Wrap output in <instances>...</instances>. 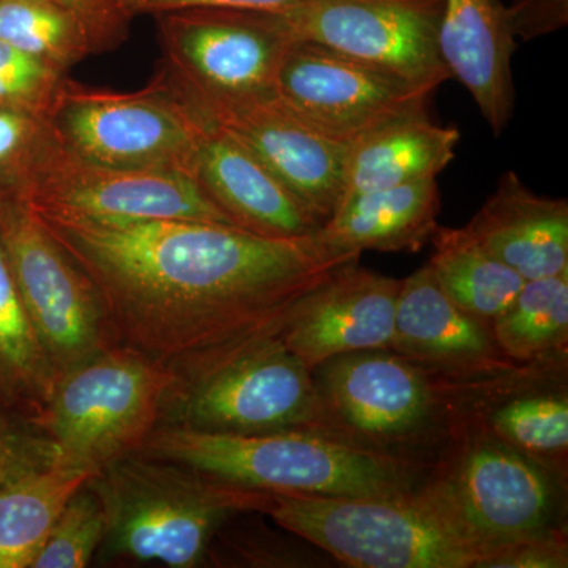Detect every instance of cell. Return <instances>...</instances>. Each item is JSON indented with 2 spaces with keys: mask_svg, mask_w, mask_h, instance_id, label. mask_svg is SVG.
<instances>
[{
  "mask_svg": "<svg viewBox=\"0 0 568 568\" xmlns=\"http://www.w3.org/2000/svg\"><path fill=\"white\" fill-rule=\"evenodd\" d=\"M36 215L91 280L115 345L166 365L282 335L306 293L362 256L317 233L275 239L194 220Z\"/></svg>",
  "mask_w": 568,
  "mask_h": 568,
  "instance_id": "cell-1",
  "label": "cell"
},
{
  "mask_svg": "<svg viewBox=\"0 0 568 568\" xmlns=\"http://www.w3.org/2000/svg\"><path fill=\"white\" fill-rule=\"evenodd\" d=\"M280 528L357 568H480L495 545L467 518L454 477L392 496L274 495Z\"/></svg>",
  "mask_w": 568,
  "mask_h": 568,
  "instance_id": "cell-2",
  "label": "cell"
},
{
  "mask_svg": "<svg viewBox=\"0 0 568 568\" xmlns=\"http://www.w3.org/2000/svg\"><path fill=\"white\" fill-rule=\"evenodd\" d=\"M102 504L112 560L194 568L213 538L237 515L264 514L271 493L242 488L173 459L134 452L89 480Z\"/></svg>",
  "mask_w": 568,
  "mask_h": 568,
  "instance_id": "cell-3",
  "label": "cell"
},
{
  "mask_svg": "<svg viewBox=\"0 0 568 568\" xmlns=\"http://www.w3.org/2000/svg\"><path fill=\"white\" fill-rule=\"evenodd\" d=\"M141 452L237 487L308 496H392L424 484L422 467L316 432L223 435L160 425Z\"/></svg>",
  "mask_w": 568,
  "mask_h": 568,
  "instance_id": "cell-4",
  "label": "cell"
},
{
  "mask_svg": "<svg viewBox=\"0 0 568 568\" xmlns=\"http://www.w3.org/2000/svg\"><path fill=\"white\" fill-rule=\"evenodd\" d=\"M170 368L174 379L160 425L223 435L316 432L353 439L325 405L315 372L280 336L193 355Z\"/></svg>",
  "mask_w": 568,
  "mask_h": 568,
  "instance_id": "cell-5",
  "label": "cell"
},
{
  "mask_svg": "<svg viewBox=\"0 0 568 568\" xmlns=\"http://www.w3.org/2000/svg\"><path fill=\"white\" fill-rule=\"evenodd\" d=\"M173 379L170 365L114 345L59 377L28 422L47 440L52 465L97 474L142 450L162 424Z\"/></svg>",
  "mask_w": 568,
  "mask_h": 568,
  "instance_id": "cell-6",
  "label": "cell"
},
{
  "mask_svg": "<svg viewBox=\"0 0 568 568\" xmlns=\"http://www.w3.org/2000/svg\"><path fill=\"white\" fill-rule=\"evenodd\" d=\"M62 145L89 162L194 179L207 122L162 71L148 88L111 92L67 78L50 118Z\"/></svg>",
  "mask_w": 568,
  "mask_h": 568,
  "instance_id": "cell-7",
  "label": "cell"
},
{
  "mask_svg": "<svg viewBox=\"0 0 568 568\" xmlns=\"http://www.w3.org/2000/svg\"><path fill=\"white\" fill-rule=\"evenodd\" d=\"M155 18L162 73L186 99L274 93L280 67L295 40L276 11L192 9Z\"/></svg>",
  "mask_w": 568,
  "mask_h": 568,
  "instance_id": "cell-8",
  "label": "cell"
},
{
  "mask_svg": "<svg viewBox=\"0 0 568 568\" xmlns=\"http://www.w3.org/2000/svg\"><path fill=\"white\" fill-rule=\"evenodd\" d=\"M0 244L58 379L115 345L91 280L22 201L0 200Z\"/></svg>",
  "mask_w": 568,
  "mask_h": 568,
  "instance_id": "cell-9",
  "label": "cell"
},
{
  "mask_svg": "<svg viewBox=\"0 0 568 568\" xmlns=\"http://www.w3.org/2000/svg\"><path fill=\"white\" fill-rule=\"evenodd\" d=\"M21 201L36 212L103 222L194 220L234 226L194 179L89 162L62 145L52 126Z\"/></svg>",
  "mask_w": 568,
  "mask_h": 568,
  "instance_id": "cell-10",
  "label": "cell"
},
{
  "mask_svg": "<svg viewBox=\"0 0 568 568\" xmlns=\"http://www.w3.org/2000/svg\"><path fill=\"white\" fill-rule=\"evenodd\" d=\"M444 0H298L276 10L295 40L310 41L373 69L440 85Z\"/></svg>",
  "mask_w": 568,
  "mask_h": 568,
  "instance_id": "cell-11",
  "label": "cell"
},
{
  "mask_svg": "<svg viewBox=\"0 0 568 568\" xmlns=\"http://www.w3.org/2000/svg\"><path fill=\"white\" fill-rule=\"evenodd\" d=\"M437 88L294 40L280 67L274 93L320 132L351 144L396 119L425 112Z\"/></svg>",
  "mask_w": 568,
  "mask_h": 568,
  "instance_id": "cell-12",
  "label": "cell"
},
{
  "mask_svg": "<svg viewBox=\"0 0 568 568\" xmlns=\"http://www.w3.org/2000/svg\"><path fill=\"white\" fill-rule=\"evenodd\" d=\"M183 99L204 121L248 148L323 226L338 211L349 142L320 132L275 93L233 100Z\"/></svg>",
  "mask_w": 568,
  "mask_h": 568,
  "instance_id": "cell-13",
  "label": "cell"
},
{
  "mask_svg": "<svg viewBox=\"0 0 568 568\" xmlns=\"http://www.w3.org/2000/svg\"><path fill=\"white\" fill-rule=\"evenodd\" d=\"M399 287L402 280L343 265L293 306L280 338L312 372L338 355L390 349Z\"/></svg>",
  "mask_w": 568,
  "mask_h": 568,
  "instance_id": "cell-14",
  "label": "cell"
},
{
  "mask_svg": "<svg viewBox=\"0 0 568 568\" xmlns=\"http://www.w3.org/2000/svg\"><path fill=\"white\" fill-rule=\"evenodd\" d=\"M315 372L325 405L347 435L379 440L407 435L425 424L435 403L424 372L387 349L338 355Z\"/></svg>",
  "mask_w": 568,
  "mask_h": 568,
  "instance_id": "cell-15",
  "label": "cell"
},
{
  "mask_svg": "<svg viewBox=\"0 0 568 568\" xmlns=\"http://www.w3.org/2000/svg\"><path fill=\"white\" fill-rule=\"evenodd\" d=\"M194 181L234 226L250 233L295 239L316 234L323 227L248 148L209 122Z\"/></svg>",
  "mask_w": 568,
  "mask_h": 568,
  "instance_id": "cell-16",
  "label": "cell"
},
{
  "mask_svg": "<svg viewBox=\"0 0 568 568\" xmlns=\"http://www.w3.org/2000/svg\"><path fill=\"white\" fill-rule=\"evenodd\" d=\"M452 477L467 518L495 548L552 529L551 481L518 452L480 444Z\"/></svg>",
  "mask_w": 568,
  "mask_h": 568,
  "instance_id": "cell-17",
  "label": "cell"
},
{
  "mask_svg": "<svg viewBox=\"0 0 568 568\" xmlns=\"http://www.w3.org/2000/svg\"><path fill=\"white\" fill-rule=\"evenodd\" d=\"M440 58L473 97L489 130L500 136L514 118L517 39L503 0H444Z\"/></svg>",
  "mask_w": 568,
  "mask_h": 568,
  "instance_id": "cell-18",
  "label": "cell"
},
{
  "mask_svg": "<svg viewBox=\"0 0 568 568\" xmlns=\"http://www.w3.org/2000/svg\"><path fill=\"white\" fill-rule=\"evenodd\" d=\"M465 227L526 282L568 271V201L532 192L515 171L500 175Z\"/></svg>",
  "mask_w": 568,
  "mask_h": 568,
  "instance_id": "cell-19",
  "label": "cell"
},
{
  "mask_svg": "<svg viewBox=\"0 0 568 568\" xmlns=\"http://www.w3.org/2000/svg\"><path fill=\"white\" fill-rule=\"evenodd\" d=\"M390 349L413 364L447 369L488 368L500 353L487 323L455 305L428 264L402 280Z\"/></svg>",
  "mask_w": 568,
  "mask_h": 568,
  "instance_id": "cell-20",
  "label": "cell"
},
{
  "mask_svg": "<svg viewBox=\"0 0 568 568\" xmlns=\"http://www.w3.org/2000/svg\"><path fill=\"white\" fill-rule=\"evenodd\" d=\"M459 140L458 129L433 122L426 111L357 138L347 152L339 207L361 194L437 179L455 159Z\"/></svg>",
  "mask_w": 568,
  "mask_h": 568,
  "instance_id": "cell-21",
  "label": "cell"
},
{
  "mask_svg": "<svg viewBox=\"0 0 568 568\" xmlns=\"http://www.w3.org/2000/svg\"><path fill=\"white\" fill-rule=\"evenodd\" d=\"M440 211L437 179L361 194L317 231L346 252H418L432 242Z\"/></svg>",
  "mask_w": 568,
  "mask_h": 568,
  "instance_id": "cell-22",
  "label": "cell"
},
{
  "mask_svg": "<svg viewBox=\"0 0 568 568\" xmlns=\"http://www.w3.org/2000/svg\"><path fill=\"white\" fill-rule=\"evenodd\" d=\"M93 476L48 465L0 485V568L31 567L55 519Z\"/></svg>",
  "mask_w": 568,
  "mask_h": 568,
  "instance_id": "cell-23",
  "label": "cell"
},
{
  "mask_svg": "<svg viewBox=\"0 0 568 568\" xmlns=\"http://www.w3.org/2000/svg\"><path fill=\"white\" fill-rule=\"evenodd\" d=\"M428 265L440 291L470 316L488 323L514 304L526 280L478 244L466 227L437 226Z\"/></svg>",
  "mask_w": 568,
  "mask_h": 568,
  "instance_id": "cell-24",
  "label": "cell"
},
{
  "mask_svg": "<svg viewBox=\"0 0 568 568\" xmlns=\"http://www.w3.org/2000/svg\"><path fill=\"white\" fill-rule=\"evenodd\" d=\"M55 383L58 376L0 244V402L31 416L50 399Z\"/></svg>",
  "mask_w": 568,
  "mask_h": 568,
  "instance_id": "cell-25",
  "label": "cell"
},
{
  "mask_svg": "<svg viewBox=\"0 0 568 568\" xmlns=\"http://www.w3.org/2000/svg\"><path fill=\"white\" fill-rule=\"evenodd\" d=\"M0 41L65 74L100 52L88 22L59 0H0Z\"/></svg>",
  "mask_w": 568,
  "mask_h": 568,
  "instance_id": "cell-26",
  "label": "cell"
},
{
  "mask_svg": "<svg viewBox=\"0 0 568 568\" xmlns=\"http://www.w3.org/2000/svg\"><path fill=\"white\" fill-rule=\"evenodd\" d=\"M500 353L517 362L537 361L566 345L568 271L523 284L514 304L491 323Z\"/></svg>",
  "mask_w": 568,
  "mask_h": 568,
  "instance_id": "cell-27",
  "label": "cell"
},
{
  "mask_svg": "<svg viewBox=\"0 0 568 568\" xmlns=\"http://www.w3.org/2000/svg\"><path fill=\"white\" fill-rule=\"evenodd\" d=\"M89 484V481H88ZM106 534V519L95 493L85 485L55 519L31 568H82L92 562Z\"/></svg>",
  "mask_w": 568,
  "mask_h": 568,
  "instance_id": "cell-28",
  "label": "cell"
},
{
  "mask_svg": "<svg viewBox=\"0 0 568 568\" xmlns=\"http://www.w3.org/2000/svg\"><path fill=\"white\" fill-rule=\"evenodd\" d=\"M491 425L510 446L534 454L562 452L568 446V402L559 395L514 399L493 414Z\"/></svg>",
  "mask_w": 568,
  "mask_h": 568,
  "instance_id": "cell-29",
  "label": "cell"
},
{
  "mask_svg": "<svg viewBox=\"0 0 568 568\" xmlns=\"http://www.w3.org/2000/svg\"><path fill=\"white\" fill-rule=\"evenodd\" d=\"M67 74L0 41V108L50 119Z\"/></svg>",
  "mask_w": 568,
  "mask_h": 568,
  "instance_id": "cell-30",
  "label": "cell"
},
{
  "mask_svg": "<svg viewBox=\"0 0 568 568\" xmlns=\"http://www.w3.org/2000/svg\"><path fill=\"white\" fill-rule=\"evenodd\" d=\"M50 136V119L0 108V200L21 201Z\"/></svg>",
  "mask_w": 568,
  "mask_h": 568,
  "instance_id": "cell-31",
  "label": "cell"
},
{
  "mask_svg": "<svg viewBox=\"0 0 568 568\" xmlns=\"http://www.w3.org/2000/svg\"><path fill=\"white\" fill-rule=\"evenodd\" d=\"M567 538L559 530L549 529L538 536L519 538L497 545L480 568H566Z\"/></svg>",
  "mask_w": 568,
  "mask_h": 568,
  "instance_id": "cell-32",
  "label": "cell"
},
{
  "mask_svg": "<svg viewBox=\"0 0 568 568\" xmlns=\"http://www.w3.org/2000/svg\"><path fill=\"white\" fill-rule=\"evenodd\" d=\"M48 465L51 454L43 437L22 432L0 414V485Z\"/></svg>",
  "mask_w": 568,
  "mask_h": 568,
  "instance_id": "cell-33",
  "label": "cell"
},
{
  "mask_svg": "<svg viewBox=\"0 0 568 568\" xmlns=\"http://www.w3.org/2000/svg\"><path fill=\"white\" fill-rule=\"evenodd\" d=\"M507 13L515 39L532 41L567 28L568 0H511Z\"/></svg>",
  "mask_w": 568,
  "mask_h": 568,
  "instance_id": "cell-34",
  "label": "cell"
},
{
  "mask_svg": "<svg viewBox=\"0 0 568 568\" xmlns=\"http://www.w3.org/2000/svg\"><path fill=\"white\" fill-rule=\"evenodd\" d=\"M59 2L65 3L88 22L100 52L115 50L129 37L132 18L123 10L121 0H59Z\"/></svg>",
  "mask_w": 568,
  "mask_h": 568,
  "instance_id": "cell-35",
  "label": "cell"
},
{
  "mask_svg": "<svg viewBox=\"0 0 568 568\" xmlns=\"http://www.w3.org/2000/svg\"><path fill=\"white\" fill-rule=\"evenodd\" d=\"M298 0H121L123 10L130 18L140 14L173 13L192 9H241L276 11L293 6Z\"/></svg>",
  "mask_w": 568,
  "mask_h": 568,
  "instance_id": "cell-36",
  "label": "cell"
}]
</instances>
